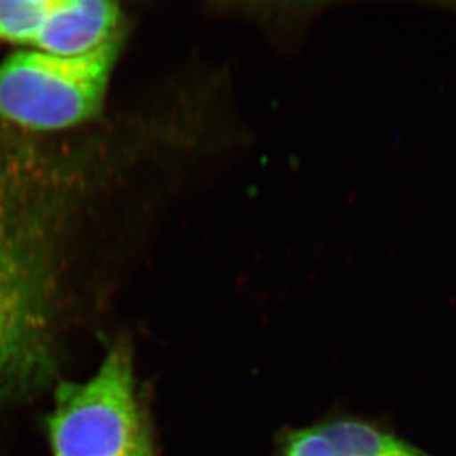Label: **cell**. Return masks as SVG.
Here are the masks:
<instances>
[{
    "mask_svg": "<svg viewBox=\"0 0 456 456\" xmlns=\"http://www.w3.org/2000/svg\"><path fill=\"white\" fill-rule=\"evenodd\" d=\"M121 37L86 55L21 49L0 62V123L28 130L82 125L101 111Z\"/></svg>",
    "mask_w": 456,
    "mask_h": 456,
    "instance_id": "6da1fadb",
    "label": "cell"
},
{
    "mask_svg": "<svg viewBox=\"0 0 456 456\" xmlns=\"http://www.w3.org/2000/svg\"><path fill=\"white\" fill-rule=\"evenodd\" d=\"M48 435L53 456L138 455L151 436L139 405L129 346H112L86 381L58 384Z\"/></svg>",
    "mask_w": 456,
    "mask_h": 456,
    "instance_id": "7a4b0ae2",
    "label": "cell"
},
{
    "mask_svg": "<svg viewBox=\"0 0 456 456\" xmlns=\"http://www.w3.org/2000/svg\"><path fill=\"white\" fill-rule=\"evenodd\" d=\"M123 13L105 0H0V40L78 56L121 37Z\"/></svg>",
    "mask_w": 456,
    "mask_h": 456,
    "instance_id": "3957f363",
    "label": "cell"
},
{
    "mask_svg": "<svg viewBox=\"0 0 456 456\" xmlns=\"http://www.w3.org/2000/svg\"><path fill=\"white\" fill-rule=\"evenodd\" d=\"M284 456H426L405 440L363 422L338 421L294 431Z\"/></svg>",
    "mask_w": 456,
    "mask_h": 456,
    "instance_id": "277c9868",
    "label": "cell"
},
{
    "mask_svg": "<svg viewBox=\"0 0 456 456\" xmlns=\"http://www.w3.org/2000/svg\"><path fill=\"white\" fill-rule=\"evenodd\" d=\"M330 4H231L235 15L262 27L273 48L284 55H293L302 48L312 22Z\"/></svg>",
    "mask_w": 456,
    "mask_h": 456,
    "instance_id": "5b68a950",
    "label": "cell"
},
{
    "mask_svg": "<svg viewBox=\"0 0 456 456\" xmlns=\"http://www.w3.org/2000/svg\"><path fill=\"white\" fill-rule=\"evenodd\" d=\"M136 456H155L154 449H152V442L151 439H148L145 444H143L142 448L139 451L138 455Z\"/></svg>",
    "mask_w": 456,
    "mask_h": 456,
    "instance_id": "8992f818",
    "label": "cell"
}]
</instances>
